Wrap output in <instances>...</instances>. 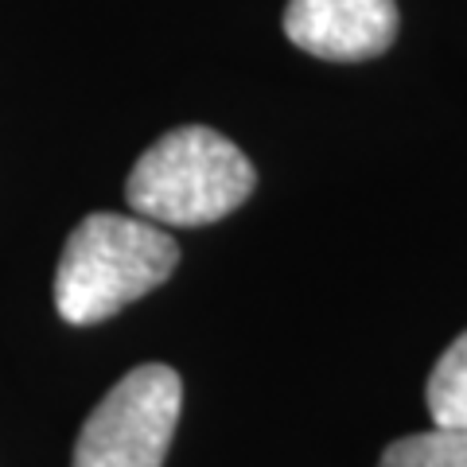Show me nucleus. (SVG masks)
I'll return each instance as SVG.
<instances>
[{"instance_id": "1", "label": "nucleus", "mask_w": 467, "mask_h": 467, "mask_svg": "<svg viewBox=\"0 0 467 467\" xmlns=\"http://www.w3.org/2000/svg\"><path fill=\"white\" fill-rule=\"evenodd\" d=\"M180 265V245L149 218L113 211L86 214L63 245L55 273V308L67 324H101L160 288Z\"/></svg>"}, {"instance_id": "2", "label": "nucleus", "mask_w": 467, "mask_h": 467, "mask_svg": "<svg viewBox=\"0 0 467 467\" xmlns=\"http://www.w3.org/2000/svg\"><path fill=\"white\" fill-rule=\"evenodd\" d=\"M254 187V164L238 144L207 125H183L137 160L125 199L156 226H207L238 211Z\"/></svg>"}, {"instance_id": "3", "label": "nucleus", "mask_w": 467, "mask_h": 467, "mask_svg": "<svg viewBox=\"0 0 467 467\" xmlns=\"http://www.w3.org/2000/svg\"><path fill=\"white\" fill-rule=\"evenodd\" d=\"M183 382L164 362L129 370L86 417L70 467H164Z\"/></svg>"}, {"instance_id": "4", "label": "nucleus", "mask_w": 467, "mask_h": 467, "mask_svg": "<svg viewBox=\"0 0 467 467\" xmlns=\"http://www.w3.org/2000/svg\"><path fill=\"white\" fill-rule=\"evenodd\" d=\"M285 36L331 63L374 58L398 36V0H288Z\"/></svg>"}, {"instance_id": "5", "label": "nucleus", "mask_w": 467, "mask_h": 467, "mask_svg": "<svg viewBox=\"0 0 467 467\" xmlns=\"http://www.w3.org/2000/svg\"><path fill=\"white\" fill-rule=\"evenodd\" d=\"M429 417L441 429H467V331L451 343L429 378Z\"/></svg>"}, {"instance_id": "6", "label": "nucleus", "mask_w": 467, "mask_h": 467, "mask_svg": "<svg viewBox=\"0 0 467 467\" xmlns=\"http://www.w3.org/2000/svg\"><path fill=\"white\" fill-rule=\"evenodd\" d=\"M378 467H467V429H441L401 436L382 451Z\"/></svg>"}]
</instances>
